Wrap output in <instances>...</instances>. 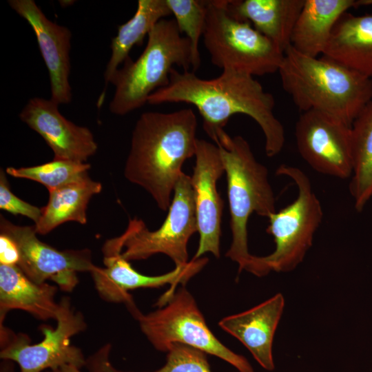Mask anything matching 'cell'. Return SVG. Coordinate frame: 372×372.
I'll use <instances>...</instances> for the list:
<instances>
[{
    "label": "cell",
    "instance_id": "1",
    "mask_svg": "<svg viewBox=\"0 0 372 372\" xmlns=\"http://www.w3.org/2000/svg\"><path fill=\"white\" fill-rule=\"evenodd\" d=\"M185 103L195 106L209 134L224 129L230 117L245 114L260 127L265 138L268 157L278 154L285 144V130L273 113L275 100L253 76L232 70H223L211 79L198 77L194 72L173 68L167 86L153 94L147 103Z\"/></svg>",
    "mask_w": 372,
    "mask_h": 372
},
{
    "label": "cell",
    "instance_id": "2",
    "mask_svg": "<svg viewBox=\"0 0 372 372\" xmlns=\"http://www.w3.org/2000/svg\"><path fill=\"white\" fill-rule=\"evenodd\" d=\"M197 125L191 108L144 112L135 124L124 176L162 211L169 209L183 163L195 156Z\"/></svg>",
    "mask_w": 372,
    "mask_h": 372
},
{
    "label": "cell",
    "instance_id": "3",
    "mask_svg": "<svg viewBox=\"0 0 372 372\" xmlns=\"http://www.w3.org/2000/svg\"><path fill=\"white\" fill-rule=\"evenodd\" d=\"M284 90L302 112L319 111L351 126L372 99V79L322 55L312 57L291 45L278 71Z\"/></svg>",
    "mask_w": 372,
    "mask_h": 372
},
{
    "label": "cell",
    "instance_id": "4",
    "mask_svg": "<svg viewBox=\"0 0 372 372\" xmlns=\"http://www.w3.org/2000/svg\"><path fill=\"white\" fill-rule=\"evenodd\" d=\"M208 136L220 150L227 176L232 241L226 256L238 265V274L243 270L251 273L255 256L248 249L249 218L256 213L268 218L276 211L268 170L241 136H231L224 129Z\"/></svg>",
    "mask_w": 372,
    "mask_h": 372
},
{
    "label": "cell",
    "instance_id": "5",
    "mask_svg": "<svg viewBox=\"0 0 372 372\" xmlns=\"http://www.w3.org/2000/svg\"><path fill=\"white\" fill-rule=\"evenodd\" d=\"M174 65L191 68L190 43L174 19H163L149 33L140 56L135 61L127 58L112 78L115 92L110 112L123 116L147 103L152 94L168 85Z\"/></svg>",
    "mask_w": 372,
    "mask_h": 372
},
{
    "label": "cell",
    "instance_id": "6",
    "mask_svg": "<svg viewBox=\"0 0 372 372\" xmlns=\"http://www.w3.org/2000/svg\"><path fill=\"white\" fill-rule=\"evenodd\" d=\"M276 174L292 180L297 187L298 196L293 202L268 218L266 231L273 238L275 249L267 256H255L252 274L259 277L271 271L295 269L312 246L323 216L321 203L308 176L301 169L282 164Z\"/></svg>",
    "mask_w": 372,
    "mask_h": 372
},
{
    "label": "cell",
    "instance_id": "7",
    "mask_svg": "<svg viewBox=\"0 0 372 372\" xmlns=\"http://www.w3.org/2000/svg\"><path fill=\"white\" fill-rule=\"evenodd\" d=\"M228 1H207L203 43L213 65L251 76L278 72L284 52L247 21L233 17Z\"/></svg>",
    "mask_w": 372,
    "mask_h": 372
},
{
    "label": "cell",
    "instance_id": "8",
    "mask_svg": "<svg viewBox=\"0 0 372 372\" xmlns=\"http://www.w3.org/2000/svg\"><path fill=\"white\" fill-rule=\"evenodd\" d=\"M140 329L157 350L167 352L179 343L215 355L239 372H254L249 362L218 340L209 329L192 295L184 286L163 307L136 318Z\"/></svg>",
    "mask_w": 372,
    "mask_h": 372
},
{
    "label": "cell",
    "instance_id": "9",
    "mask_svg": "<svg viewBox=\"0 0 372 372\" xmlns=\"http://www.w3.org/2000/svg\"><path fill=\"white\" fill-rule=\"evenodd\" d=\"M196 232L194 190L190 176L183 172L176 183L168 214L157 230L150 231L141 219L135 217L129 220L121 236L112 239L122 249V257L129 262L163 254L176 267H181L189 262L187 243Z\"/></svg>",
    "mask_w": 372,
    "mask_h": 372
},
{
    "label": "cell",
    "instance_id": "10",
    "mask_svg": "<svg viewBox=\"0 0 372 372\" xmlns=\"http://www.w3.org/2000/svg\"><path fill=\"white\" fill-rule=\"evenodd\" d=\"M55 321L54 328L41 327L43 339L36 344H31L25 335H12L1 347L0 358L17 363L20 372L56 371L64 365L85 366L86 359L82 351L71 344V338L86 329L83 314L75 311L70 299L64 297L59 302Z\"/></svg>",
    "mask_w": 372,
    "mask_h": 372
},
{
    "label": "cell",
    "instance_id": "11",
    "mask_svg": "<svg viewBox=\"0 0 372 372\" xmlns=\"http://www.w3.org/2000/svg\"><path fill=\"white\" fill-rule=\"evenodd\" d=\"M0 231L16 243L17 266L37 284L50 280L63 291L71 292L79 283L77 273H90L96 267L89 249L58 250L39 239L34 226L17 225L1 215Z\"/></svg>",
    "mask_w": 372,
    "mask_h": 372
},
{
    "label": "cell",
    "instance_id": "12",
    "mask_svg": "<svg viewBox=\"0 0 372 372\" xmlns=\"http://www.w3.org/2000/svg\"><path fill=\"white\" fill-rule=\"evenodd\" d=\"M105 267L96 266L90 272L95 289L105 301L125 304L136 318L141 313L137 309L130 291L138 288H156L170 285L169 289L156 302L161 307L173 296L178 285L184 286L208 262L207 258L192 259L186 265L176 267L165 274L147 276L136 271L121 256V251L102 248Z\"/></svg>",
    "mask_w": 372,
    "mask_h": 372
},
{
    "label": "cell",
    "instance_id": "13",
    "mask_svg": "<svg viewBox=\"0 0 372 372\" xmlns=\"http://www.w3.org/2000/svg\"><path fill=\"white\" fill-rule=\"evenodd\" d=\"M295 138L299 154L313 169L341 179L351 176L350 125L319 111L303 112L296 123Z\"/></svg>",
    "mask_w": 372,
    "mask_h": 372
},
{
    "label": "cell",
    "instance_id": "14",
    "mask_svg": "<svg viewBox=\"0 0 372 372\" xmlns=\"http://www.w3.org/2000/svg\"><path fill=\"white\" fill-rule=\"evenodd\" d=\"M194 156L190 181L194 194L199 244L192 259H198L206 253L218 258L223 202L216 183L225 172V167L218 146L204 139H197Z\"/></svg>",
    "mask_w": 372,
    "mask_h": 372
},
{
    "label": "cell",
    "instance_id": "15",
    "mask_svg": "<svg viewBox=\"0 0 372 372\" xmlns=\"http://www.w3.org/2000/svg\"><path fill=\"white\" fill-rule=\"evenodd\" d=\"M59 105L50 99L34 97L21 111L19 118L44 139L54 160L86 163L98 149L94 135L87 127L63 116Z\"/></svg>",
    "mask_w": 372,
    "mask_h": 372
},
{
    "label": "cell",
    "instance_id": "16",
    "mask_svg": "<svg viewBox=\"0 0 372 372\" xmlns=\"http://www.w3.org/2000/svg\"><path fill=\"white\" fill-rule=\"evenodd\" d=\"M8 4L35 34L50 76V99L58 105L70 103V30L48 19L33 0H10Z\"/></svg>",
    "mask_w": 372,
    "mask_h": 372
},
{
    "label": "cell",
    "instance_id": "17",
    "mask_svg": "<svg viewBox=\"0 0 372 372\" xmlns=\"http://www.w3.org/2000/svg\"><path fill=\"white\" fill-rule=\"evenodd\" d=\"M284 307L285 298L278 293L251 309L223 318L218 325L238 339L263 369L273 371V341Z\"/></svg>",
    "mask_w": 372,
    "mask_h": 372
},
{
    "label": "cell",
    "instance_id": "18",
    "mask_svg": "<svg viewBox=\"0 0 372 372\" xmlns=\"http://www.w3.org/2000/svg\"><path fill=\"white\" fill-rule=\"evenodd\" d=\"M304 0L228 1L235 18L247 21L283 52L291 46L292 33Z\"/></svg>",
    "mask_w": 372,
    "mask_h": 372
},
{
    "label": "cell",
    "instance_id": "19",
    "mask_svg": "<svg viewBox=\"0 0 372 372\" xmlns=\"http://www.w3.org/2000/svg\"><path fill=\"white\" fill-rule=\"evenodd\" d=\"M56 290L48 282H33L17 265H0L1 322L13 309L28 312L38 320H55L59 309V302L55 300Z\"/></svg>",
    "mask_w": 372,
    "mask_h": 372
},
{
    "label": "cell",
    "instance_id": "20",
    "mask_svg": "<svg viewBox=\"0 0 372 372\" xmlns=\"http://www.w3.org/2000/svg\"><path fill=\"white\" fill-rule=\"evenodd\" d=\"M322 55L372 78V13L344 12L336 22Z\"/></svg>",
    "mask_w": 372,
    "mask_h": 372
},
{
    "label": "cell",
    "instance_id": "21",
    "mask_svg": "<svg viewBox=\"0 0 372 372\" xmlns=\"http://www.w3.org/2000/svg\"><path fill=\"white\" fill-rule=\"evenodd\" d=\"M355 0H304L295 25L291 45L298 52L312 57L322 54L339 18Z\"/></svg>",
    "mask_w": 372,
    "mask_h": 372
},
{
    "label": "cell",
    "instance_id": "22",
    "mask_svg": "<svg viewBox=\"0 0 372 372\" xmlns=\"http://www.w3.org/2000/svg\"><path fill=\"white\" fill-rule=\"evenodd\" d=\"M101 190V183L87 176L49 192L48 204L42 207L41 216L34 225L37 234H47L68 221L86 224L89 201Z\"/></svg>",
    "mask_w": 372,
    "mask_h": 372
},
{
    "label": "cell",
    "instance_id": "23",
    "mask_svg": "<svg viewBox=\"0 0 372 372\" xmlns=\"http://www.w3.org/2000/svg\"><path fill=\"white\" fill-rule=\"evenodd\" d=\"M171 14L166 0L138 1L134 16L118 27L117 34L112 39L111 56L104 73L105 85L110 83L119 65L129 58L132 48L141 45L154 25Z\"/></svg>",
    "mask_w": 372,
    "mask_h": 372
},
{
    "label": "cell",
    "instance_id": "24",
    "mask_svg": "<svg viewBox=\"0 0 372 372\" xmlns=\"http://www.w3.org/2000/svg\"><path fill=\"white\" fill-rule=\"evenodd\" d=\"M353 172L349 192L361 211L372 198V99L351 126Z\"/></svg>",
    "mask_w": 372,
    "mask_h": 372
},
{
    "label": "cell",
    "instance_id": "25",
    "mask_svg": "<svg viewBox=\"0 0 372 372\" xmlns=\"http://www.w3.org/2000/svg\"><path fill=\"white\" fill-rule=\"evenodd\" d=\"M111 346L106 344L86 359L89 372H125L114 368L110 361ZM165 365L153 372H211L205 352L175 343L167 352Z\"/></svg>",
    "mask_w": 372,
    "mask_h": 372
},
{
    "label": "cell",
    "instance_id": "26",
    "mask_svg": "<svg viewBox=\"0 0 372 372\" xmlns=\"http://www.w3.org/2000/svg\"><path fill=\"white\" fill-rule=\"evenodd\" d=\"M90 167L87 163L54 159L33 167H9L6 172L14 178L38 182L50 192L88 176Z\"/></svg>",
    "mask_w": 372,
    "mask_h": 372
},
{
    "label": "cell",
    "instance_id": "27",
    "mask_svg": "<svg viewBox=\"0 0 372 372\" xmlns=\"http://www.w3.org/2000/svg\"><path fill=\"white\" fill-rule=\"evenodd\" d=\"M166 3L180 32L189 41L191 68L195 72L200 65L198 43L205 25L207 1L166 0Z\"/></svg>",
    "mask_w": 372,
    "mask_h": 372
},
{
    "label": "cell",
    "instance_id": "28",
    "mask_svg": "<svg viewBox=\"0 0 372 372\" xmlns=\"http://www.w3.org/2000/svg\"><path fill=\"white\" fill-rule=\"evenodd\" d=\"M0 209L14 215L28 217L34 224L39 221L42 214V208L21 200L11 192L3 169L0 172Z\"/></svg>",
    "mask_w": 372,
    "mask_h": 372
},
{
    "label": "cell",
    "instance_id": "29",
    "mask_svg": "<svg viewBox=\"0 0 372 372\" xmlns=\"http://www.w3.org/2000/svg\"><path fill=\"white\" fill-rule=\"evenodd\" d=\"M20 259L16 243L8 236L0 234V265H17Z\"/></svg>",
    "mask_w": 372,
    "mask_h": 372
},
{
    "label": "cell",
    "instance_id": "30",
    "mask_svg": "<svg viewBox=\"0 0 372 372\" xmlns=\"http://www.w3.org/2000/svg\"><path fill=\"white\" fill-rule=\"evenodd\" d=\"M81 369L72 365H64L59 369V372H81Z\"/></svg>",
    "mask_w": 372,
    "mask_h": 372
},
{
    "label": "cell",
    "instance_id": "31",
    "mask_svg": "<svg viewBox=\"0 0 372 372\" xmlns=\"http://www.w3.org/2000/svg\"><path fill=\"white\" fill-rule=\"evenodd\" d=\"M356 8L364 6H371L372 0H358L355 1Z\"/></svg>",
    "mask_w": 372,
    "mask_h": 372
},
{
    "label": "cell",
    "instance_id": "32",
    "mask_svg": "<svg viewBox=\"0 0 372 372\" xmlns=\"http://www.w3.org/2000/svg\"><path fill=\"white\" fill-rule=\"evenodd\" d=\"M45 372H59V370H56V371L50 370V371H45Z\"/></svg>",
    "mask_w": 372,
    "mask_h": 372
}]
</instances>
